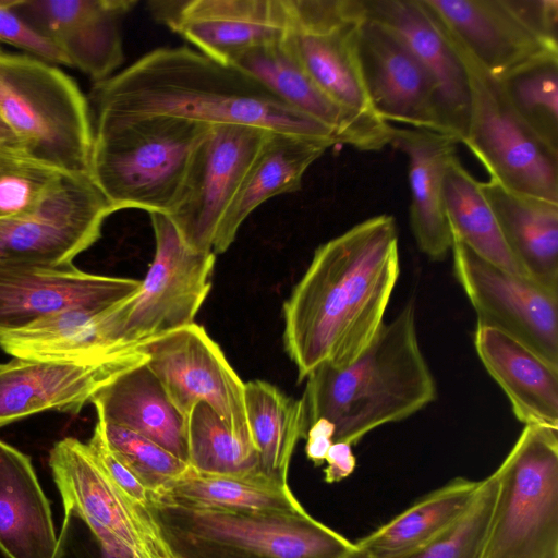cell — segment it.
Here are the masks:
<instances>
[{
	"label": "cell",
	"mask_w": 558,
	"mask_h": 558,
	"mask_svg": "<svg viewBox=\"0 0 558 558\" xmlns=\"http://www.w3.org/2000/svg\"><path fill=\"white\" fill-rule=\"evenodd\" d=\"M400 272L392 216L381 214L319 245L283 305L286 351L299 381L344 366L371 343Z\"/></svg>",
	"instance_id": "cell-1"
},
{
	"label": "cell",
	"mask_w": 558,
	"mask_h": 558,
	"mask_svg": "<svg viewBox=\"0 0 558 558\" xmlns=\"http://www.w3.org/2000/svg\"><path fill=\"white\" fill-rule=\"evenodd\" d=\"M90 101L96 117L244 124L340 145L328 128L286 105L251 75L186 46L145 53L95 83Z\"/></svg>",
	"instance_id": "cell-2"
},
{
	"label": "cell",
	"mask_w": 558,
	"mask_h": 558,
	"mask_svg": "<svg viewBox=\"0 0 558 558\" xmlns=\"http://www.w3.org/2000/svg\"><path fill=\"white\" fill-rule=\"evenodd\" d=\"M305 379L306 430L326 418L335 426L333 442L356 445L373 429L432 403L437 388L420 347L414 302L384 323L354 361L339 367L322 364Z\"/></svg>",
	"instance_id": "cell-3"
},
{
	"label": "cell",
	"mask_w": 558,
	"mask_h": 558,
	"mask_svg": "<svg viewBox=\"0 0 558 558\" xmlns=\"http://www.w3.org/2000/svg\"><path fill=\"white\" fill-rule=\"evenodd\" d=\"M95 122L88 174L114 211L169 216L210 125L163 116Z\"/></svg>",
	"instance_id": "cell-4"
},
{
	"label": "cell",
	"mask_w": 558,
	"mask_h": 558,
	"mask_svg": "<svg viewBox=\"0 0 558 558\" xmlns=\"http://www.w3.org/2000/svg\"><path fill=\"white\" fill-rule=\"evenodd\" d=\"M174 558H342L355 544L306 510L193 509L150 499Z\"/></svg>",
	"instance_id": "cell-5"
},
{
	"label": "cell",
	"mask_w": 558,
	"mask_h": 558,
	"mask_svg": "<svg viewBox=\"0 0 558 558\" xmlns=\"http://www.w3.org/2000/svg\"><path fill=\"white\" fill-rule=\"evenodd\" d=\"M0 116L31 156L65 173H88L89 105L52 64L0 51Z\"/></svg>",
	"instance_id": "cell-6"
},
{
	"label": "cell",
	"mask_w": 558,
	"mask_h": 558,
	"mask_svg": "<svg viewBox=\"0 0 558 558\" xmlns=\"http://www.w3.org/2000/svg\"><path fill=\"white\" fill-rule=\"evenodd\" d=\"M494 472L498 492L483 558H558V430L524 425Z\"/></svg>",
	"instance_id": "cell-7"
},
{
	"label": "cell",
	"mask_w": 558,
	"mask_h": 558,
	"mask_svg": "<svg viewBox=\"0 0 558 558\" xmlns=\"http://www.w3.org/2000/svg\"><path fill=\"white\" fill-rule=\"evenodd\" d=\"M429 15L458 53L466 72L470 107L462 144L481 161L490 180L508 190L558 203V151L517 113L500 80L488 74Z\"/></svg>",
	"instance_id": "cell-8"
},
{
	"label": "cell",
	"mask_w": 558,
	"mask_h": 558,
	"mask_svg": "<svg viewBox=\"0 0 558 558\" xmlns=\"http://www.w3.org/2000/svg\"><path fill=\"white\" fill-rule=\"evenodd\" d=\"M149 216L153 263L140 291L108 317L109 338L117 345H142L195 323L211 287L216 255L190 247L167 215Z\"/></svg>",
	"instance_id": "cell-9"
},
{
	"label": "cell",
	"mask_w": 558,
	"mask_h": 558,
	"mask_svg": "<svg viewBox=\"0 0 558 558\" xmlns=\"http://www.w3.org/2000/svg\"><path fill=\"white\" fill-rule=\"evenodd\" d=\"M64 507L77 511L102 546L118 558H174L148 508L128 498L107 476L86 444L66 437L50 457Z\"/></svg>",
	"instance_id": "cell-10"
},
{
	"label": "cell",
	"mask_w": 558,
	"mask_h": 558,
	"mask_svg": "<svg viewBox=\"0 0 558 558\" xmlns=\"http://www.w3.org/2000/svg\"><path fill=\"white\" fill-rule=\"evenodd\" d=\"M112 213L88 173H64L33 210L0 219V260L73 263L99 239Z\"/></svg>",
	"instance_id": "cell-11"
},
{
	"label": "cell",
	"mask_w": 558,
	"mask_h": 558,
	"mask_svg": "<svg viewBox=\"0 0 558 558\" xmlns=\"http://www.w3.org/2000/svg\"><path fill=\"white\" fill-rule=\"evenodd\" d=\"M451 252L454 277L477 325L510 336L558 366V289L506 271L454 238Z\"/></svg>",
	"instance_id": "cell-12"
},
{
	"label": "cell",
	"mask_w": 558,
	"mask_h": 558,
	"mask_svg": "<svg viewBox=\"0 0 558 558\" xmlns=\"http://www.w3.org/2000/svg\"><path fill=\"white\" fill-rule=\"evenodd\" d=\"M142 350L147 366L184 418L195 404L205 402L235 434L252 439L245 384L202 326L190 324L143 343Z\"/></svg>",
	"instance_id": "cell-13"
},
{
	"label": "cell",
	"mask_w": 558,
	"mask_h": 558,
	"mask_svg": "<svg viewBox=\"0 0 558 558\" xmlns=\"http://www.w3.org/2000/svg\"><path fill=\"white\" fill-rule=\"evenodd\" d=\"M289 4L288 37L311 78L347 111L378 119L360 66L357 43L364 20L361 0H289Z\"/></svg>",
	"instance_id": "cell-14"
},
{
	"label": "cell",
	"mask_w": 558,
	"mask_h": 558,
	"mask_svg": "<svg viewBox=\"0 0 558 558\" xmlns=\"http://www.w3.org/2000/svg\"><path fill=\"white\" fill-rule=\"evenodd\" d=\"M269 133L244 124L210 125L168 216L190 247L213 253L220 221Z\"/></svg>",
	"instance_id": "cell-15"
},
{
	"label": "cell",
	"mask_w": 558,
	"mask_h": 558,
	"mask_svg": "<svg viewBox=\"0 0 558 558\" xmlns=\"http://www.w3.org/2000/svg\"><path fill=\"white\" fill-rule=\"evenodd\" d=\"M142 281L85 272L69 264L0 260V333L77 307H112L133 298Z\"/></svg>",
	"instance_id": "cell-16"
},
{
	"label": "cell",
	"mask_w": 558,
	"mask_h": 558,
	"mask_svg": "<svg viewBox=\"0 0 558 558\" xmlns=\"http://www.w3.org/2000/svg\"><path fill=\"white\" fill-rule=\"evenodd\" d=\"M151 16L223 64L291 29L289 0H150Z\"/></svg>",
	"instance_id": "cell-17"
},
{
	"label": "cell",
	"mask_w": 558,
	"mask_h": 558,
	"mask_svg": "<svg viewBox=\"0 0 558 558\" xmlns=\"http://www.w3.org/2000/svg\"><path fill=\"white\" fill-rule=\"evenodd\" d=\"M357 48L366 95L378 119L450 136L432 76L398 35L364 14Z\"/></svg>",
	"instance_id": "cell-18"
},
{
	"label": "cell",
	"mask_w": 558,
	"mask_h": 558,
	"mask_svg": "<svg viewBox=\"0 0 558 558\" xmlns=\"http://www.w3.org/2000/svg\"><path fill=\"white\" fill-rule=\"evenodd\" d=\"M147 359L140 345L98 363L22 357L0 363V427L48 410L78 413L102 386Z\"/></svg>",
	"instance_id": "cell-19"
},
{
	"label": "cell",
	"mask_w": 558,
	"mask_h": 558,
	"mask_svg": "<svg viewBox=\"0 0 558 558\" xmlns=\"http://www.w3.org/2000/svg\"><path fill=\"white\" fill-rule=\"evenodd\" d=\"M137 0H12L13 10L95 83L123 63L122 24Z\"/></svg>",
	"instance_id": "cell-20"
},
{
	"label": "cell",
	"mask_w": 558,
	"mask_h": 558,
	"mask_svg": "<svg viewBox=\"0 0 558 558\" xmlns=\"http://www.w3.org/2000/svg\"><path fill=\"white\" fill-rule=\"evenodd\" d=\"M230 64L257 80L289 107L328 128L340 145L376 151L391 143V124L347 111L316 85L288 35L246 50Z\"/></svg>",
	"instance_id": "cell-21"
},
{
	"label": "cell",
	"mask_w": 558,
	"mask_h": 558,
	"mask_svg": "<svg viewBox=\"0 0 558 558\" xmlns=\"http://www.w3.org/2000/svg\"><path fill=\"white\" fill-rule=\"evenodd\" d=\"M426 10L490 75L501 80L553 46L531 31L508 0H422Z\"/></svg>",
	"instance_id": "cell-22"
},
{
	"label": "cell",
	"mask_w": 558,
	"mask_h": 558,
	"mask_svg": "<svg viewBox=\"0 0 558 558\" xmlns=\"http://www.w3.org/2000/svg\"><path fill=\"white\" fill-rule=\"evenodd\" d=\"M366 17L398 35L432 76L449 135L462 143L470 95L463 63L421 0H361Z\"/></svg>",
	"instance_id": "cell-23"
},
{
	"label": "cell",
	"mask_w": 558,
	"mask_h": 558,
	"mask_svg": "<svg viewBox=\"0 0 558 558\" xmlns=\"http://www.w3.org/2000/svg\"><path fill=\"white\" fill-rule=\"evenodd\" d=\"M457 144L452 137L429 130H392L390 145L408 159L412 233L420 251L432 260L445 259L452 246L444 204V177L449 160L457 155Z\"/></svg>",
	"instance_id": "cell-24"
},
{
	"label": "cell",
	"mask_w": 558,
	"mask_h": 558,
	"mask_svg": "<svg viewBox=\"0 0 558 558\" xmlns=\"http://www.w3.org/2000/svg\"><path fill=\"white\" fill-rule=\"evenodd\" d=\"M474 347L482 364L524 425L558 430V366L510 336L476 325Z\"/></svg>",
	"instance_id": "cell-25"
},
{
	"label": "cell",
	"mask_w": 558,
	"mask_h": 558,
	"mask_svg": "<svg viewBox=\"0 0 558 558\" xmlns=\"http://www.w3.org/2000/svg\"><path fill=\"white\" fill-rule=\"evenodd\" d=\"M332 146L292 134L269 133L220 221L213 253L226 252L244 220L263 203L299 191L307 169Z\"/></svg>",
	"instance_id": "cell-26"
},
{
	"label": "cell",
	"mask_w": 558,
	"mask_h": 558,
	"mask_svg": "<svg viewBox=\"0 0 558 558\" xmlns=\"http://www.w3.org/2000/svg\"><path fill=\"white\" fill-rule=\"evenodd\" d=\"M57 543L31 458L0 439V550L8 558H53Z\"/></svg>",
	"instance_id": "cell-27"
},
{
	"label": "cell",
	"mask_w": 558,
	"mask_h": 558,
	"mask_svg": "<svg viewBox=\"0 0 558 558\" xmlns=\"http://www.w3.org/2000/svg\"><path fill=\"white\" fill-rule=\"evenodd\" d=\"M90 402L98 420L137 433L187 463L185 418L146 362L102 386Z\"/></svg>",
	"instance_id": "cell-28"
},
{
	"label": "cell",
	"mask_w": 558,
	"mask_h": 558,
	"mask_svg": "<svg viewBox=\"0 0 558 558\" xmlns=\"http://www.w3.org/2000/svg\"><path fill=\"white\" fill-rule=\"evenodd\" d=\"M502 236L531 279L558 289V203L480 182Z\"/></svg>",
	"instance_id": "cell-29"
},
{
	"label": "cell",
	"mask_w": 558,
	"mask_h": 558,
	"mask_svg": "<svg viewBox=\"0 0 558 558\" xmlns=\"http://www.w3.org/2000/svg\"><path fill=\"white\" fill-rule=\"evenodd\" d=\"M116 306L77 307L52 314L25 328L0 333V348L22 359L81 363L114 359L140 347H117L109 341L107 317Z\"/></svg>",
	"instance_id": "cell-30"
},
{
	"label": "cell",
	"mask_w": 558,
	"mask_h": 558,
	"mask_svg": "<svg viewBox=\"0 0 558 558\" xmlns=\"http://www.w3.org/2000/svg\"><path fill=\"white\" fill-rule=\"evenodd\" d=\"M150 499L184 508L225 511L305 510L288 483L262 472L211 474L192 468L168 484Z\"/></svg>",
	"instance_id": "cell-31"
},
{
	"label": "cell",
	"mask_w": 558,
	"mask_h": 558,
	"mask_svg": "<svg viewBox=\"0 0 558 558\" xmlns=\"http://www.w3.org/2000/svg\"><path fill=\"white\" fill-rule=\"evenodd\" d=\"M480 481L454 477L422 496L405 510L355 544L371 558H392L434 539L466 511Z\"/></svg>",
	"instance_id": "cell-32"
},
{
	"label": "cell",
	"mask_w": 558,
	"mask_h": 558,
	"mask_svg": "<svg viewBox=\"0 0 558 558\" xmlns=\"http://www.w3.org/2000/svg\"><path fill=\"white\" fill-rule=\"evenodd\" d=\"M244 399L250 433L259 457V471L288 483L293 451L306 435L302 399L291 398L259 379L245 384Z\"/></svg>",
	"instance_id": "cell-33"
},
{
	"label": "cell",
	"mask_w": 558,
	"mask_h": 558,
	"mask_svg": "<svg viewBox=\"0 0 558 558\" xmlns=\"http://www.w3.org/2000/svg\"><path fill=\"white\" fill-rule=\"evenodd\" d=\"M444 204L452 238L486 262L527 277L510 252L480 182L462 166L458 155L446 167Z\"/></svg>",
	"instance_id": "cell-34"
},
{
	"label": "cell",
	"mask_w": 558,
	"mask_h": 558,
	"mask_svg": "<svg viewBox=\"0 0 558 558\" xmlns=\"http://www.w3.org/2000/svg\"><path fill=\"white\" fill-rule=\"evenodd\" d=\"M187 464L211 474H246L259 471L252 439L235 434L205 402L185 417ZM260 472V471H259Z\"/></svg>",
	"instance_id": "cell-35"
},
{
	"label": "cell",
	"mask_w": 558,
	"mask_h": 558,
	"mask_svg": "<svg viewBox=\"0 0 558 558\" xmlns=\"http://www.w3.org/2000/svg\"><path fill=\"white\" fill-rule=\"evenodd\" d=\"M523 121L558 151V53H547L500 80Z\"/></svg>",
	"instance_id": "cell-36"
},
{
	"label": "cell",
	"mask_w": 558,
	"mask_h": 558,
	"mask_svg": "<svg viewBox=\"0 0 558 558\" xmlns=\"http://www.w3.org/2000/svg\"><path fill=\"white\" fill-rule=\"evenodd\" d=\"M497 492L493 472L480 480L474 499L457 522L426 544L392 558H483Z\"/></svg>",
	"instance_id": "cell-37"
},
{
	"label": "cell",
	"mask_w": 558,
	"mask_h": 558,
	"mask_svg": "<svg viewBox=\"0 0 558 558\" xmlns=\"http://www.w3.org/2000/svg\"><path fill=\"white\" fill-rule=\"evenodd\" d=\"M64 173L20 147L0 145V219L33 210Z\"/></svg>",
	"instance_id": "cell-38"
},
{
	"label": "cell",
	"mask_w": 558,
	"mask_h": 558,
	"mask_svg": "<svg viewBox=\"0 0 558 558\" xmlns=\"http://www.w3.org/2000/svg\"><path fill=\"white\" fill-rule=\"evenodd\" d=\"M101 421V420H100ZM109 448L135 475L150 496L182 475L189 464L153 440L101 421Z\"/></svg>",
	"instance_id": "cell-39"
},
{
	"label": "cell",
	"mask_w": 558,
	"mask_h": 558,
	"mask_svg": "<svg viewBox=\"0 0 558 558\" xmlns=\"http://www.w3.org/2000/svg\"><path fill=\"white\" fill-rule=\"evenodd\" d=\"M0 41L24 50L49 64L71 66L64 53L36 31L12 8V0H0Z\"/></svg>",
	"instance_id": "cell-40"
},
{
	"label": "cell",
	"mask_w": 558,
	"mask_h": 558,
	"mask_svg": "<svg viewBox=\"0 0 558 558\" xmlns=\"http://www.w3.org/2000/svg\"><path fill=\"white\" fill-rule=\"evenodd\" d=\"M86 445L111 482L132 501L141 507L148 508L149 492L109 448L100 420H97L93 435Z\"/></svg>",
	"instance_id": "cell-41"
},
{
	"label": "cell",
	"mask_w": 558,
	"mask_h": 558,
	"mask_svg": "<svg viewBox=\"0 0 558 558\" xmlns=\"http://www.w3.org/2000/svg\"><path fill=\"white\" fill-rule=\"evenodd\" d=\"M53 558H118L102 546L101 542L84 520L71 507H64L63 524L58 535Z\"/></svg>",
	"instance_id": "cell-42"
},
{
	"label": "cell",
	"mask_w": 558,
	"mask_h": 558,
	"mask_svg": "<svg viewBox=\"0 0 558 558\" xmlns=\"http://www.w3.org/2000/svg\"><path fill=\"white\" fill-rule=\"evenodd\" d=\"M523 23L546 43L558 47V0H508Z\"/></svg>",
	"instance_id": "cell-43"
},
{
	"label": "cell",
	"mask_w": 558,
	"mask_h": 558,
	"mask_svg": "<svg viewBox=\"0 0 558 558\" xmlns=\"http://www.w3.org/2000/svg\"><path fill=\"white\" fill-rule=\"evenodd\" d=\"M324 469V480L329 484L341 482L350 476L356 466V458L352 446L343 441H335L329 448Z\"/></svg>",
	"instance_id": "cell-44"
},
{
	"label": "cell",
	"mask_w": 558,
	"mask_h": 558,
	"mask_svg": "<svg viewBox=\"0 0 558 558\" xmlns=\"http://www.w3.org/2000/svg\"><path fill=\"white\" fill-rule=\"evenodd\" d=\"M335 426L326 418H318L306 430L305 453L315 466L325 463L327 452L333 444Z\"/></svg>",
	"instance_id": "cell-45"
},
{
	"label": "cell",
	"mask_w": 558,
	"mask_h": 558,
	"mask_svg": "<svg viewBox=\"0 0 558 558\" xmlns=\"http://www.w3.org/2000/svg\"><path fill=\"white\" fill-rule=\"evenodd\" d=\"M0 145L20 147L21 143L11 128L7 124V122L0 116ZM23 149V148H22Z\"/></svg>",
	"instance_id": "cell-46"
},
{
	"label": "cell",
	"mask_w": 558,
	"mask_h": 558,
	"mask_svg": "<svg viewBox=\"0 0 558 558\" xmlns=\"http://www.w3.org/2000/svg\"><path fill=\"white\" fill-rule=\"evenodd\" d=\"M342 558H371V556L367 554L366 550H364L363 548L355 544L354 548Z\"/></svg>",
	"instance_id": "cell-47"
}]
</instances>
